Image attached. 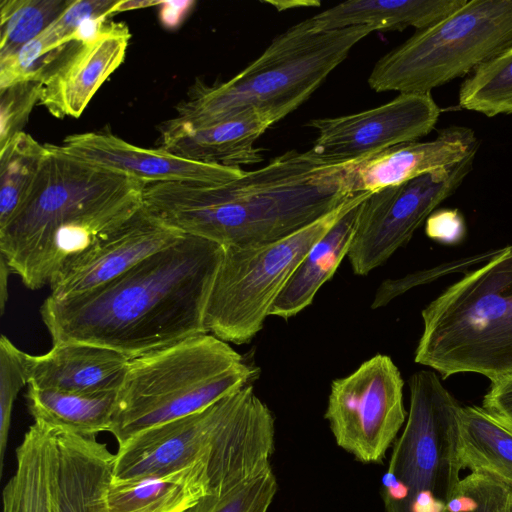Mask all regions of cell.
Returning <instances> with one entry per match:
<instances>
[{
  "mask_svg": "<svg viewBox=\"0 0 512 512\" xmlns=\"http://www.w3.org/2000/svg\"><path fill=\"white\" fill-rule=\"evenodd\" d=\"M223 247L184 235L117 278L64 299L48 296L41 319L53 344L87 343L129 359L207 333L204 312Z\"/></svg>",
  "mask_w": 512,
  "mask_h": 512,
  "instance_id": "cell-1",
  "label": "cell"
},
{
  "mask_svg": "<svg viewBox=\"0 0 512 512\" xmlns=\"http://www.w3.org/2000/svg\"><path fill=\"white\" fill-rule=\"evenodd\" d=\"M344 164L289 150L224 184L148 182L144 207L166 225L222 247L269 243L334 210L350 194Z\"/></svg>",
  "mask_w": 512,
  "mask_h": 512,
  "instance_id": "cell-2",
  "label": "cell"
},
{
  "mask_svg": "<svg viewBox=\"0 0 512 512\" xmlns=\"http://www.w3.org/2000/svg\"><path fill=\"white\" fill-rule=\"evenodd\" d=\"M47 147L25 200L0 228V255L31 290L143 205L144 182Z\"/></svg>",
  "mask_w": 512,
  "mask_h": 512,
  "instance_id": "cell-3",
  "label": "cell"
},
{
  "mask_svg": "<svg viewBox=\"0 0 512 512\" xmlns=\"http://www.w3.org/2000/svg\"><path fill=\"white\" fill-rule=\"evenodd\" d=\"M275 419L251 383L118 446L115 479L162 475L207 461L226 488L271 467Z\"/></svg>",
  "mask_w": 512,
  "mask_h": 512,
  "instance_id": "cell-4",
  "label": "cell"
},
{
  "mask_svg": "<svg viewBox=\"0 0 512 512\" xmlns=\"http://www.w3.org/2000/svg\"><path fill=\"white\" fill-rule=\"evenodd\" d=\"M369 26L319 31L307 20L276 36L263 53L231 79L197 80L176 118L206 127L256 113L272 124L296 110L370 33Z\"/></svg>",
  "mask_w": 512,
  "mask_h": 512,
  "instance_id": "cell-5",
  "label": "cell"
},
{
  "mask_svg": "<svg viewBox=\"0 0 512 512\" xmlns=\"http://www.w3.org/2000/svg\"><path fill=\"white\" fill-rule=\"evenodd\" d=\"M423 331L414 360L443 379L476 373L491 382L512 374V252L446 288L421 312Z\"/></svg>",
  "mask_w": 512,
  "mask_h": 512,
  "instance_id": "cell-6",
  "label": "cell"
},
{
  "mask_svg": "<svg viewBox=\"0 0 512 512\" xmlns=\"http://www.w3.org/2000/svg\"><path fill=\"white\" fill-rule=\"evenodd\" d=\"M257 369L210 333L129 360L110 433L118 446L202 410L249 384Z\"/></svg>",
  "mask_w": 512,
  "mask_h": 512,
  "instance_id": "cell-7",
  "label": "cell"
},
{
  "mask_svg": "<svg viewBox=\"0 0 512 512\" xmlns=\"http://www.w3.org/2000/svg\"><path fill=\"white\" fill-rule=\"evenodd\" d=\"M408 385L407 419L382 477L385 511L447 512L462 470L458 453L462 406L436 372H416Z\"/></svg>",
  "mask_w": 512,
  "mask_h": 512,
  "instance_id": "cell-8",
  "label": "cell"
},
{
  "mask_svg": "<svg viewBox=\"0 0 512 512\" xmlns=\"http://www.w3.org/2000/svg\"><path fill=\"white\" fill-rule=\"evenodd\" d=\"M511 47L512 0H467L382 56L368 84L375 92L431 94Z\"/></svg>",
  "mask_w": 512,
  "mask_h": 512,
  "instance_id": "cell-9",
  "label": "cell"
},
{
  "mask_svg": "<svg viewBox=\"0 0 512 512\" xmlns=\"http://www.w3.org/2000/svg\"><path fill=\"white\" fill-rule=\"evenodd\" d=\"M370 193L349 197L334 210L281 239L223 247L204 312L207 333L237 345L250 342L263 328L274 301L312 246Z\"/></svg>",
  "mask_w": 512,
  "mask_h": 512,
  "instance_id": "cell-10",
  "label": "cell"
},
{
  "mask_svg": "<svg viewBox=\"0 0 512 512\" xmlns=\"http://www.w3.org/2000/svg\"><path fill=\"white\" fill-rule=\"evenodd\" d=\"M477 151L451 167L372 191L358 207L347 254L353 272L366 276L405 246L431 213L458 190L473 170Z\"/></svg>",
  "mask_w": 512,
  "mask_h": 512,
  "instance_id": "cell-11",
  "label": "cell"
},
{
  "mask_svg": "<svg viewBox=\"0 0 512 512\" xmlns=\"http://www.w3.org/2000/svg\"><path fill=\"white\" fill-rule=\"evenodd\" d=\"M403 388L400 370L384 354L335 379L324 417L336 444L362 463H381L407 419Z\"/></svg>",
  "mask_w": 512,
  "mask_h": 512,
  "instance_id": "cell-12",
  "label": "cell"
},
{
  "mask_svg": "<svg viewBox=\"0 0 512 512\" xmlns=\"http://www.w3.org/2000/svg\"><path fill=\"white\" fill-rule=\"evenodd\" d=\"M441 111L431 94L399 93L375 108L311 119L307 126L317 131L311 149L332 163L353 162L428 135Z\"/></svg>",
  "mask_w": 512,
  "mask_h": 512,
  "instance_id": "cell-13",
  "label": "cell"
},
{
  "mask_svg": "<svg viewBox=\"0 0 512 512\" xmlns=\"http://www.w3.org/2000/svg\"><path fill=\"white\" fill-rule=\"evenodd\" d=\"M183 236L142 205L124 223L68 260L51 278L49 296L64 299L97 288Z\"/></svg>",
  "mask_w": 512,
  "mask_h": 512,
  "instance_id": "cell-14",
  "label": "cell"
},
{
  "mask_svg": "<svg viewBox=\"0 0 512 512\" xmlns=\"http://www.w3.org/2000/svg\"><path fill=\"white\" fill-rule=\"evenodd\" d=\"M130 32L124 23L105 24L86 41L70 43L42 81L39 104L57 118H78L121 65Z\"/></svg>",
  "mask_w": 512,
  "mask_h": 512,
  "instance_id": "cell-15",
  "label": "cell"
},
{
  "mask_svg": "<svg viewBox=\"0 0 512 512\" xmlns=\"http://www.w3.org/2000/svg\"><path fill=\"white\" fill-rule=\"evenodd\" d=\"M57 148L85 163L144 183L184 181L224 184L245 173L241 168L196 162L159 148L138 147L106 132L73 134Z\"/></svg>",
  "mask_w": 512,
  "mask_h": 512,
  "instance_id": "cell-16",
  "label": "cell"
},
{
  "mask_svg": "<svg viewBox=\"0 0 512 512\" xmlns=\"http://www.w3.org/2000/svg\"><path fill=\"white\" fill-rule=\"evenodd\" d=\"M479 147L480 141L472 128L450 125L438 130L433 140L399 144L345 163V189L350 194H358L400 185L451 167Z\"/></svg>",
  "mask_w": 512,
  "mask_h": 512,
  "instance_id": "cell-17",
  "label": "cell"
},
{
  "mask_svg": "<svg viewBox=\"0 0 512 512\" xmlns=\"http://www.w3.org/2000/svg\"><path fill=\"white\" fill-rule=\"evenodd\" d=\"M272 125L256 113L206 127H193L175 117L161 124L158 148L196 162L241 168L263 161L255 142Z\"/></svg>",
  "mask_w": 512,
  "mask_h": 512,
  "instance_id": "cell-18",
  "label": "cell"
},
{
  "mask_svg": "<svg viewBox=\"0 0 512 512\" xmlns=\"http://www.w3.org/2000/svg\"><path fill=\"white\" fill-rule=\"evenodd\" d=\"M129 360L115 350L97 345L53 344L44 354L26 353L28 385L79 393L118 391Z\"/></svg>",
  "mask_w": 512,
  "mask_h": 512,
  "instance_id": "cell-19",
  "label": "cell"
},
{
  "mask_svg": "<svg viewBox=\"0 0 512 512\" xmlns=\"http://www.w3.org/2000/svg\"><path fill=\"white\" fill-rule=\"evenodd\" d=\"M57 512H107L106 491L115 454L96 436L56 428Z\"/></svg>",
  "mask_w": 512,
  "mask_h": 512,
  "instance_id": "cell-20",
  "label": "cell"
},
{
  "mask_svg": "<svg viewBox=\"0 0 512 512\" xmlns=\"http://www.w3.org/2000/svg\"><path fill=\"white\" fill-rule=\"evenodd\" d=\"M220 486L207 461L162 475L130 479L112 476L106 491L107 512H187Z\"/></svg>",
  "mask_w": 512,
  "mask_h": 512,
  "instance_id": "cell-21",
  "label": "cell"
},
{
  "mask_svg": "<svg viewBox=\"0 0 512 512\" xmlns=\"http://www.w3.org/2000/svg\"><path fill=\"white\" fill-rule=\"evenodd\" d=\"M16 461L15 473L2 492V512H57L54 427L34 421L16 450Z\"/></svg>",
  "mask_w": 512,
  "mask_h": 512,
  "instance_id": "cell-22",
  "label": "cell"
},
{
  "mask_svg": "<svg viewBox=\"0 0 512 512\" xmlns=\"http://www.w3.org/2000/svg\"><path fill=\"white\" fill-rule=\"evenodd\" d=\"M467 0H350L306 19L315 30L369 26L375 31L420 30L446 18Z\"/></svg>",
  "mask_w": 512,
  "mask_h": 512,
  "instance_id": "cell-23",
  "label": "cell"
},
{
  "mask_svg": "<svg viewBox=\"0 0 512 512\" xmlns=\"http://www.w3.org/2000/svg\"><path fill=\"white\" fill-rule=\"evenodd\" d=\"M360 204L349 210L312 246L274 301L269 316L288 319L312 303L319 289L348 254Z\"/></svg>",
  "mask_w": 512,
  "mask_h": 512,
  "instance_id": "cell-24",
  "label": "cell"
},
{
  "mask_svg": "<svg viewBox=\"0 0 512 512\" xmlns=\"http://www.w3.org/2000/svg\"><path fill=\"white\" fill-rule=\"evenodd\" d=\"M117 392L79 393L28 385L26 398L34 421L85 436L110 431Z\"/></svg>",
  "mask_w": 512,
  "mask_h": 512,
  "instance_id": "cell-25",
  "label": "cell"
},
{
  "mask_svg": "<svg viewBox=\"0 0 512 512\" xmlns=\"http://www.w3.org/2000/svg\"><path fill=\"white\" fill-rule=\"evenodd\" d=\"M458 453L462 469L486 474L512 491V428L482 407H461Z\"/></svg>",
  "mask_w": 512,
  "mask_h": 512,
  "instance_id": "cell-26",
  "label": "cell"
},
{
  "mask_svg": "<svg viewBox=\"0 0 512 512\" xmlns=\"http://www.w3.org/2000/svg\"><path fill=\"white\" fill-rule=\"evenodd\" d=\"M47 154V144L24 131L0 146V228L22 205Z\"/></svg>",
  "mask_w": 512,
  "mask_h": 512,
  "instance_id": "cell-27",
  "label": "cell"
},
{
  "mask_svg": "<svg viewBox=\"0 0 512 512\" xmlns=\"http://www.w3.org/2000/svg\"><path fill=\"white\" fill-rule=\"evenodd\" d=\"M458 105L487 117L512 114V47L464 79L458 91Z\"/></svg>",
  "mask_w": 512,
  "mask_h": 512,
  "instance_id": "cell-28",
  "label": "cell"
},
{
  "mask_svg": "<svg viewBox=\"0 0 512 512\" xmlns=\"http://www.w3.org/2000/svg\"><path fill=\"white\" fill-rule=\"evenodd\" d=\"M72 0H2L0 60L17 52L46 30Z\"/></svg>",
  "mask_w": 512,
  "mask_h": 512,
  "instance_id": "cell-29",
  "label": "cell"
},
{
  "mask_svg": "<svg viewBox=\"0 0 512 512\" xmlns=\"http://www.w3.org/2000/svg\"><path fill=\"white\" fill-rule=\"evenodd\" d=\"M278 490L272 467L201 498L187 512H268Z\"/></svg>",
  "mask_w": 512,
  "mask_h": 512,
  "instance_id": "cell-30",
  "label": "cell"
},
{
  "mask_svg": "<svg viewBox=\"0 0 512 512\" xmlns=\"http://www.w3.org/2000/svg\"><path fill=\"white\" fill-rule=\"evenodd\" d=\"M447 512H512V491L486 474L472 472L460 479Z\"/></svg>",
  "mask_w": 512,
  "mask_h": 512,
  "instance_id": "cell-31",
  "label": "cell"
},
{
  "mask_svg": "<svg viewBox=\"0 0 512 512\" xmlns=\"http://www.w3.org/2000/svg\"><path fill=\"white\" fill-rule=\"evenodd\" d=\"M26 352L17 348L5 335L0 338V472L8 443L14 402L19 391L28 385Z\"/></svg>",
  "mask_w": 512,
  "mask_h": 512,
  "instance_id": "cell-32",
  "label": "cell"
},
{
  "mask_svg": "<svg viewBox=\"0 0 512 512\" xmlns=\"http://www.w3.org/2000/svg\"><path fill=\"white\" fill-rule=\"evenodd\" d=\"M42 81H27L0 89V146L23 131L32 108L39 103Z\"/></svg>",
  "mask_w": 512,
  "mask_h": 512,
  "instance_id": "cell-33",
  "label": "cell"
},
{
  "mask_svg": "<svg viewBox=\"0 0 512 512\" xmlns=\"http://www.w3.org/2000/svg\"><path fill=\"white\" fill-rule=\"evenodd\" d=\"M119 1L72 0L71 4L48 27L49 31L64 45L75 42L80 27L90 20H106L116 13Z\"/></svg>",
  "mask_w": 512,
  "mask_h": 512,
  "instance_id": "cell-34",
  "label": "cell"
},
{
  "mask_svg": "<svg viewBox=\"0 0 512 512\" xmlns=\"http://www.w3.org/2000/svg\"><path fill=\"white\" fill-rule=\"evenodd\" d=\"M426 235L441 244L456 245L466 235L463 215L457 209H439L431 213L425 222Z\"/></svg>",
  "mask_w": 512,
  "mask_h": 512,
  "instance_id": "cell-35",
  "label": "cell"
},
{
  "mask_svg": "<svg viewBox=\"0 0 512 512\" xmlns=\"http://www.w3.org/2000/svg\"><path fill=\"white\" fill-rule=\"evenodd\" d=\"M482 408L512 428V374L491 382Z\"/></svg>",
  "mask_w": 512,
  "mask_h": 512,
  "instance_id": "cell-36",
  "label": "cell"
},
{
  "mask_svg": "<svg viewBox=\"0 0 512 512\" xmlns=\"http://www.w3.org/2000/svg\"><path fill=\"white\" fill-rule=\"evenodd\" d=\"M193 4V1H160L161 23L167 28H175L182 22Z\"/></svg>",
  "mask_w": 512,
  "mask_h": 512,
  "instance_id": "cell-37",
  "label": "cell"
},
{
  "mask_svg": "<svg viewBox=\"0 0 512 512\" xmlns=\"http://www.w3.org/2000/svg\"><path fill=\"white\" fill-rule=\"evenodd\" d=\"M11 272L5 258L0 255V312L4 313L8 299V275ZM12 273V272H11Z\"/></svg>",
  "mask_w": 512,
  "mask_h": 512,
  "instance_id": "cell-38",
  "label": "cell"
},
{
  "mask_svg": "<svg viewBox=\"0 0 512 512\" xmlns=\"http://www.w3.org/2000/svg\"><path fill=\"white\" fill-rule=\"evenodd\" d=\"M160 1H125L120 0L116 6V13L131 9L144 8L159 5Z\"/></svg>",
  "mask_w": 512,
  "mask_h": 512,
  "instance_id": "cell-39",
  "label": "cell"
},
{
  "mask_svg": "<svg viewBox=\"0 0 512 512\" xmlns=\"http://www.w3.org/2000/svg\"><path fill=\"white\" fill-rule=\"evenodd\" d=\"M508 247H509L510 251L512 252V245H510V246H508Z\"/></svg>",
  "mask_w": 512,
  "mask_h": 512,
  "instance_id": "cell-40",
  "label": "cell"
}]
</instances>
